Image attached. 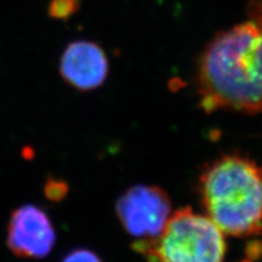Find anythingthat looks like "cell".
I'll return each mask as SVG.
<instances>
[{
  "label": "cell",
  "instance_id": "obj_1",
  "mask_svg": "<svg viewBox=\"0 0 262 262\" xmlns=\"http://www.w3.org/2000/svg\"><path fill=\"white\" fill-rule=\"evenodd\" d=\"M249 20L220 33L204 49L196 73L200 106L262 113V0H252Z\"/></svg>",
  "mask_w": 262,
  "mask_h": 262
},
{
  "label": "cell",
  "instance_id": "obj_2",
  "mask_svg": "<svg viewBox=\"0 0 262 262\" xmlns=\"http://www.w3.org/2000/svg\"><path fill=\"white\" fill-rule=\"evenodd\" d=\"M198 191L206 214L224 235L262 234V164L226 154L204 167Z\"/></svg>",
  "mask_w": 262,
  "mask_h": 262
},
{
  "label": "cell",
  "instance_id": "obj_3",
  "mask_svg": "<svg viewBox=\"0 0 262 262\" xmlns=\"http://www.w3.org/2000/svg\"><path fill=\"white\" fill-rule=\"evenodd\" d=\"M133 249L147 262H224L226 243L213 221L186 207L171 213L158 237L136 241Z\"/></svg>",
  "mask_w": 262,
  "mask_h": 262
},
{
  "label": "cell",
  "instance_id": "obj_4",
  "mask_svg": "<svg viewBox=\"0 0 262 262\" xmlns=\"http://www.w3.org/2000/svg\"><path fill=\"white\" fill-rule=\"evenodd\" d=\"M115 209L121 226L137 241L158 237L171 215L168 193L154 185L128 188L118 198Z\"/></svg>",
  "mask_w": 262,
  "mask_h": 262
},
{
  "label": "cell",
  "instance_id": "obj_5",
  "mask_svg": "<svg viewBox=\"0 0 262 262\" xmlns=\"http://www.w3.org/2000/svg\"><path fill=\"white\" fill-rule=\"evenodd\" d=\"M56 232L47 213L35 204H23L10 214L7 246L19 258L43 259L53 250Z\"/></svg>",
  "mask_w": 262,
  "mask_h": 262
},
{
  "label": "cell",
  "instance_id": "obj_6",
  "mask_svg": "<svg viewBox=\"0 0 262 262\" xmlns=\"http://www.w3.org/2000/svg\"><path fill=\"white\" fill-rule=\"evenodd\" d=\"M60 76L79 91H92L103 85L108 75V58L94 42L80 39L70 43L61 55Z\"/></svg>",
  "mask_w": 262,
  "mask_h": 262
},
{
  "label": "cell",
  "instance_id": "obj_7",
  "mask_svg": "<svg viewBox=\"0 0 262 262\" xmlns=\"http://www.w3.org/2000/svg\"><path fill=\"white\" fill-rule=\"evenodd\" d=\"M80 8L79 0H51L48 4V15L56 20H67L76 14Z\"/></svg>",
  "mask_w": 262,
  "mask_h": 262
},
{
  "label": "cell",
  "instance_id": "obj_8",
  "mask_svg": "<svg viewBox=\"0 0 262 262\" xmlns=\"http://www.w3.org/2000/svg\"><path fill=\"white\" fill-rule=\"evenodd\" d=\"M69 192L68 184L62 179L49 177L44 185V194L49 201H61Z\"/></svg>",
  "mask_w": 262,
  "mask_h": 262
},
{
  "label": "cell",
  "instance_id": "obj_9",
  "mask_svg": "<svg viewBox=\"0 0 262 262\" xmlns=\"http://www.w3.org/2000/svg\"><path fill=\"white\" fill-rule=\"evenodd\" d=\"M61 262H103L100 256L86 248H77L69 251Z\"/></svg>",
  "mask_w": 262,
  "mask_h": 262
}]
</instances>
